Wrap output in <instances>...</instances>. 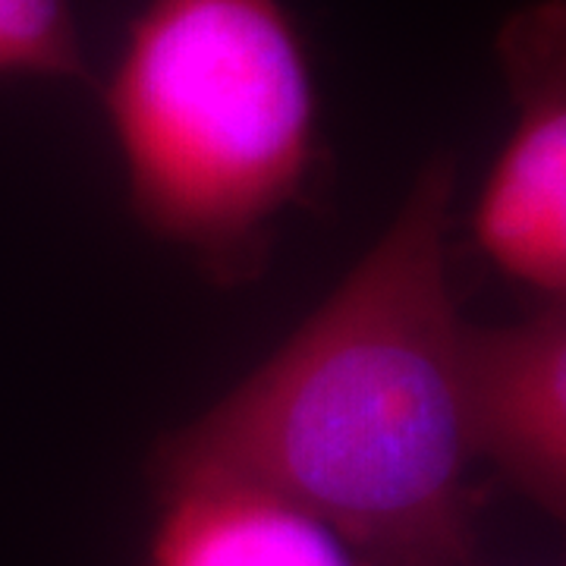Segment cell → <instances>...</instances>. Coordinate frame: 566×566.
I'll list each match as a JSON object with an SVG mask.
<instances>
[{
    "instance_id": "cell-4",
    "label": "cell",
    "mask_w": 566,
    "mask_h": 566,
    "mask_svg": "<svg viewBox=\"0 0 566 566\" xmlns=\"http://www.w3.org/2000/svg\"><path fill=\"white\" fill-rule=\"evenodd\" d=\"M463 416L475 463H491L528 504L564 520L566 300L501 327L465 324Z\"/></svg>"
},
{
    "instance_id": "cell-1",
    "label": "cell",
    "mask_w": 566,
    "mask_h": 566,
    "mask_svg": "<svg viewBox=\"0 0 566 566\" xmlns=\"http://www.w3.org/2000/svg\"><path fill=\"white\" fill-rule=\"evenodd\" d=\"M457 164L434 155L340 286L155 447V488L230 479L318 516L365 566H472L479 491L450 286Z\"/></svg>"
},
{
    "instance_id": "cell-3",
    "label": "cell",
    "mask_w": 566,
    "mask_h": 566,
    "mask_svg": "<svg viewBox=\"0 0 566 566\" xmlns=\"http://www.w3.org/2000/svg\"><path fill=\"white\" fill-rule=\"evenodd\" d=\"M516 120L472 211L475 249L506 281L566 300V10L535 0L497 39Z\"/></svg>"
},
{
    "instance_id": "cell-5",
    "label": "cell",
    "mask_w": 566,
    "mask_h": 566,
    "mask_svg": "<svg viewBox=\"0 0 566 566\" xmlns=\"http://www.w3.org/2000/svg\"><path fill=\"white\" fill-rule=\"evenodd\" d=\"M145 566H365L318 516L264 488L192 479L158 488Z\"/></svg>"
},
{
    "instance_id": "cell-2",
    "label": "cell",
    "mask_w": 566,
    "mask_h": 566,
    "mask_svg": "<svg viewBox=\"0 0 566 566\" xmlns=\"http://www.w3.org/2000/svg\"><path fill=\"white\" fill-rule=\"evenodd\" d=\"M104 107L142 227L221 286L252 281L318 161L312 63L281 0H148Z\"/></svg>"
},
{
    "instance_id": "cell-6",
    "label": "cell",
    "mask_w": 566,
    "mask_h": 566,
    "mask_svg": "<svg viewBox=\"0 0 566 566\" xmlns=\"http://www.w3.org/2000/svg\"><path fill=\"white\" fill-rule=\"evenodd\" d=\"M0 76L88 80L70 0H0Z\"/></svg>"
}]
</instances>
